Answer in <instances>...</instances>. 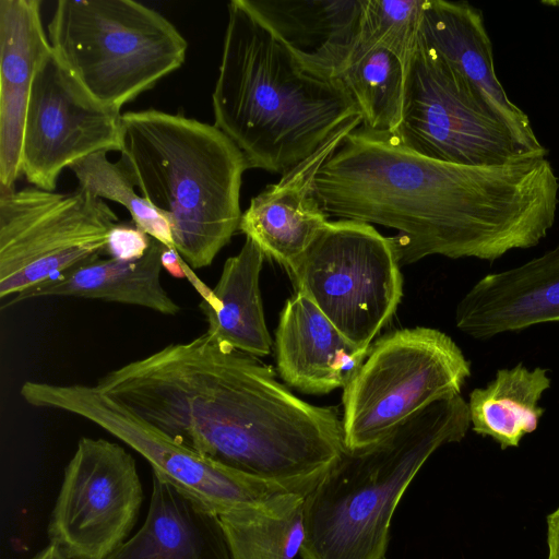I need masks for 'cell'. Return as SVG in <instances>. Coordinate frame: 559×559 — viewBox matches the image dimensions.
<instances>
[{"instance_id": "cell-1", "label": "cell", "mask_w": 559, "mask_h": 559, "mask_svg": "<svg viewBox=\"0 0 559 559\" xmlns=\"http://www.w3.org/2000/svg\"><path fill=\"white\" fill-rule=\"evenodd\" d=\"M314 195L329 216L379 224L400 265L428 255L495 261L554 226L559 180L547 157L466 166L425 157L395 132L361 126L322 164Z\"/></svg>"}, {"instance_id": "cell-2", "label": "cell", "mask_w": 559, "mask_h": 559, "mask_svg": "<svg viewBox=\"0 0 559 559\" xmlns=\"http://www.w3.org/2000/svg\"><path fill=\"white\" fill-rule=\"evenodd\" d=\"M95 385L176 442L284 492L307 497L347 452L337 408L302 401L271 367L205 333Z\"/></svg>"}, {"instance_id": "cell-3", "label": "cell", "mask_w": 559, "mask_h": 559, "mask_svg": "<svg viewBox=\"0 0 559 559\" xmlns=\"http://www.w3.org/2000/svg\"><path fill=\"white\" fill-rule=\"evenodd\" d=\"M212 105L214 126L241 151L248 168L282 176L361 124L343 83L306 72L243 0L228 3Z\"/></svg>"}, {"instance_id": "cell-4", "label": "cell", "mask_w": 559, "mask_h": 559, "mask_svg": "<svg viewBox=\"0 0 559 559\" xmlns=\"http://www.w3.org/2000/svg\"><path fill=\"white\" fill-rule=\"evenodd\" d=\"M121 123L118 163L167 218L186 264L211 265L239 228L243 154L214 124L181 114L127 111Z\"/></svg>"}, {"instance_id": "cell-5", "label": "cell", "mask_w": 559, "mask_h": 559, "mask_svg": "<svg viewBox=\"0 0 559 559\" xmlns=\"http://www.w3.org/2000/svg\"><path fill=\"white\" fill-rule=\"evenodd\" d=\"M471 427L461 394L436 401L349 451L305 498L300 559H385L394 511L426 461Z\"/></svg>"}, {"instance_id": "cell-6", "label": "cell", "mask_w": 559, "mask_h": 559, "mask_svg": "<svg viewBox=\"0 0 559 559\" xmlns=\"http://www.w3.org/2000/svg\"><path fill=\"white\" fill-rule=\"evenodd\" d=\"M47 32L83 87L119 110L180 68L188 48L167 17L132 0H59Z\"/></svg>"}, {"instance_id": "cell-7", "label": "cell", "mask_w": 559, "mask_h": 559, "mask_svg": "<svg viewBox=\"0 0 559 559\" xmlns=\"http://www.w3.org/2000/svg\"><path fill=\"white\" fill-rule=\"evenodd\" d=\"M471 374L461 348L439 330L419 326L384 335L344 386L347 450L367 448L428 405L460 394Z\"/></svg>"}, {"instance_id": "cell-8", "label": "cell", "mask_w": 559, "mask_h": 559, "mask_svg": "<svg viewBox=\"0 0 559 559\" xmlns=\"http://www.w3.org/2000/svg\"><path fill=\"white\" fill-rule=\"evenodd\" d=\"M118 223L103 199L81 187L0 188L1 300L100 259Z\"/></svg>"}, {"instance_id": "cell-9", "label": "cell", "mask_w": 559, "mask_h": 559, "mask_svg": "<svg viewBox=\"0 0 559 559\" xmlns=\"http://www.w3.org/2000/svg\"><path fill=\"white\" fill-rule=\"evenodd\" d=\"M391 237L371 224L329 222L289 274L341 334L367 356L395 312L403 280Z\"/></svg>"}, {"instance_id": "cell-10", "label": "cell", "mask_w": 559, "mask_h": 559, "mask_svg": "<svg viewBox=\"0 0 559 559\" xmlns=\"http://www.w3.org/2000/svg\"><path fill=\"white\" fill-rule=\"evenodd\" d=\"M401 142L425 157L466 166L532 156L468 80L419 40L406 70Z\"/></svg>"}, {"instance_id": "cell-11", "label": "cell", "mask_w": 559, "mask_h": 559, "mask_svg": "<svg viewBox=\"0 0 559 559\" xmlns=\"http://www.w3.org/2000/svg\"><path fill=\"white\" fill-rule=\"evenodd\" d=\"M20 394L32 406L63 411L99 426L141 454L153 475L218 515L284 492L176 442L96 385L25 381Z\"/></svg>"}, {"instance_id": "cell-12", "label": "cell", "mask_w": 559, "mask_h": 559, "mask_svg": "<svg viewBox=\"0 0 559 559\" xmlns=\"http://www.w3.org/2000/svg\"><path fill=\"white\" fill-rule=\"evenodd\" d=\"M142 501L134 457L118 443L83 437L64 469L49 540L68 559H106L126 542Z\"/></svg>"}, {"instance_id": "cell-13", "label": "cell", "mask_w": 559, "mask_h": 559, "mask_svg": "<svg viewBox=\"0 0 559 559\" xmlns=\"http://www.w3.org/2000/svg\"><path fill=\"white\" fill-rule=\"evenodd\" d=\"M119 109L94 98L55 55L45 53L28 99L22 173L37 188L55 191L59 175L98 152H120Z\"/></svg>"}, {"instance_id": "cell-14", "label": "cell", "mask_w": 559, "mask_h": 559, "mask_svg": "<svg viewBox=\"0 0 559 559\" xmlns=\"http://www.w3.org/2000/svg\"><path fill=\"white\" fill-rule=\"evenodd\" d=\"M418 40L468 80L527 154L547 157L527 115L498 80L491 40L478 8L466 1L426 0Z\"/></svg>"}, {"instance_id": "cell-15", "label": "cell", "mask_w": 559, "mask_h": 559, "mask_svg": "<svg viewBox=\"0 0 559 559\" xmlns=\"http://www.w3.org/2000/svg\"><path fill=\"white\" fill-rule=\"evenodd\" d=\"M559 322V242L542 255L477 281L456 307V328L477 340Z\"/></svg>"}, {"instance_id": "cell-16", "label": "cell", "mask_w": 559, "mask_h": 559, "mask_svg": "<svg viewBox=\"0 0 559 559\" xmlns=\"http://www.w3.org/2000/svg\"><path fill=\"white\" fill-rule=\"evenodd\" d=\"M354 129L340 132L277 183L267 186L241 215L238 229L288 272L329 223L314 195V177Z\"/></svg>"}, {"instance_id": "cell-17", "label": "cell", "mask_w": 559, "mask_h": 559, "mask_svg": "<svg viewBox=\"0 0 559 559\" xmlns=\"http://www.w3.org/2000/svg\"><path fill=\"white\" fill-rule=\"evenodd\" d=\"M308 73L335 80L359 41L366 0H243Z\"/></svg>"}, {"instance_id": "cell-18", "label": "cell", "mask_w": 559, "mask_h": 559, "mask_svg": "<svg viewBox=\"0 0 559 559\" xmlns=\"http://www.w3.org/2000/svg\"><path fill=\"white\" fill-rule=\"evenodd\" d=\"M39 0H0V188L22 173L26 110L40 60L50 49Z\"/></svg>"}, {"instance_id": "cell-19", "label": "cell", "mask_w": 559, "mask_h": 559, "mask_svg": "<svg viewBox=\"0 0 559 559\" xmlns=\"http://www.w3.org/2000/svg\"><path fill=\"white\" fill-rule=\"evenodd\" d=\"M275 350L282 379L306 394L344 388L366 358L299 290L281 312Z\"/></svg>"}, {"instance_id": "cell-20", "label": "cell", "mask_w": 559, "mask_h": 559, "mask_svg": "<svg viewBox=\"0 0 559 559\" xmlns=\"http://www.w3.org/2000/svg\"><path fill=\"white\" fill-rule=\"evenodd\" d=\"M106 559H233L218 514L153 475L142 527Z\"/></svg>"}, {"instance_id": "cell-21", "label": "cell", "mask_w": 559, "mask_h": 559, "mask_svg": "<svg viewBox=\"0 0 559 559\" xmlns=\"http://www.w3.org/2000/svg\"><path fill=\"white\" fill-rule=\"evenodd\" d=\"M166 248L152 238L147 251L140 259H97L21 293L1 308L34 298L75 297L134 305L175 316L180 307L160 282L162 255Z\"/></svg>"}, {"instance_id": "cell-22", "label": "cell", "mask_w": 559, "mask_h": 559, "mask_svg": "<svg viewBox=\"0 0 559 559\" xmlns=\"http://www.w3.org/2000/svg\"><path fill=\"white\" fill-rule=\"evenodd\" d=\"M264 258L261 248L246 237L240 251L225 261L215 287L200 302L206 335L257 358L271 352L259 287Z\"/></svg>"}, {"instance_id": "cell-23", "label": "cell", "mask_w": 559, "mask_h": 559, "mask_svg": "<svg viewBox=\"0 0 559 559\" xmlns=\"http://www.w3.org/2000/svg\"><path fill=\"white\" fill-rule=\"evenodd\" d=\"M547 371L522 362L497 370L486 386L469 393L472 430L490 437L502 450L518 447L524 436L536 430L545 413L539 401L551 385Z\"/></svg>"}, {"instance_id": "cell-24", "label": "cell", "mask_w": 559, "mask_h": 559, "mask_svg": "<svg viewBox=\"0 0 559 559\" xmlns=\"http://www.w3.org/2000/svg\"><path fill=\"white\" fill-rule=\"evenodd\" d=\"M305 498L278 492L218 515L233 559H295L305 540Z\"/></svg>"}, {"instance_id": "cell-25", "label": "cell", "mask_w": 559, "mask_h": 559, "mask_svg": "<svg viewBox=\"0 0 559 559\" xmlns=\"http://www.w3.org/2000/svg\"><path fill=\"white\" fill-rule=\"evenodd\" d=\"M407 67L391 51L373 47L354 56L338 75L360 116L361 127L395 132L402 121Z\"/></svg>"}, {"instance_id": "cell-26", "label": "cell", "mask_w": 559, "mask_h": 559, "mask_svg": "<svg viewBox=\"0 0 559 559\" xmlns=\"http://www.w3.org/2000/svg\"><path fill=\"white\" fill-rule=\"evenodd\" d=\"M107 152L88 155L70 166L79 186L100 199L121 204L131 215L134 225L169 249H175L167 218L135 191L130 177Z\"/></svg>"}, {"instance_id": "cell-27", "label": "cell", "mask_w": 559, "mask_h": 559, "mask_svg": "<svg viewBox=\"0 0 559 559\" xmlns=\"http://www.w3.org/2000/svg\"><path fill=\"white\" fill-rule=\"evenodd\" d=\"M425 3L426 0H366L359 41L352 58L382 47L407 67L417 46Z\"/></svg>"}, {"instance_id": "cell-28", "label": "cell", "mask_w": 559, "mask_h": 559, "mask_svg": "<svg viewBox=\"0 0 559 559\" xmlns=\"http://www.w3.org/2000/svg\"><path fill=\"white\" fill-rule=\"evenodd\" d=\"M151 239L134 223H118L111 230L106 253L110 258L130 261L140 259L147 251Z\"/></svg>"}, {"instance_id": "cell-29", "label": "cell", "mask_w": 559, "mask_h": 559, "mask_svg": "<svg viewBox=\"0 0 559 559\" xmlns=\"http://www.w3.org/2000/svg\"><path fill=\"white\" fill-rule=\"evenodd\" d=\"M546 542V559H559V507L547 516Z\"/></svg>"}, {"instance_id": "cell-30", "label": "cell", "mask_w": 559, "mask_h": 559, "mask_svg": "<svg viewBox=\"0 0 559 559\" xmlns=\"http://www.w3.org/2000/svg\"><path fill=\"white\" fill-rule=\"evenodd\" d=\"M163 267H165L173 276H186V262L180 258L175 249L166 248L162 255Z\"/></svg>"}, {"instance_id": "cell-31", "label": "cell", "mask_w": 559, "mask_h": 559, "mask_svg": "<svg viewBox=\"0 0 559 559\" xmlns=\"http://www.w3.org/2000/svg\"><path fill=\"white\" fill-rule=\"evenodd\" d=\"M33 559H68L62 550L55 544H49L40 550Z\"/></svg>"}]
</instances>
